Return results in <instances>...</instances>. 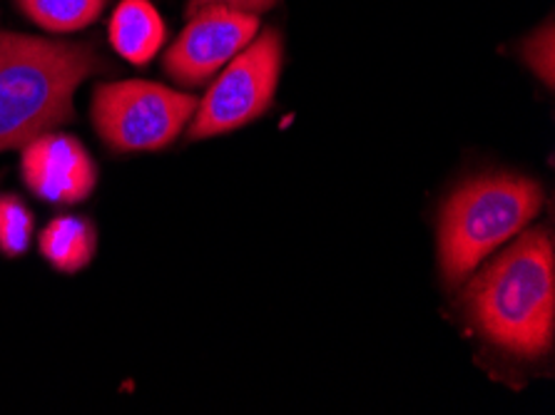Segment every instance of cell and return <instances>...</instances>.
<instances>
[{"mask_svg":"<svg viewBox=\"0 0 555 415\" xmlns=\"http://www.w3.org/2000/svg\"><path fill=\"white\" fill-rule=\"evenodd\" d=\"M470 319L486 338L524 359L548 353L555 334V249L533 229L491 261L466 291Z\"/></svg>","mask_w":555,"mask_h":415,"instance_id":"1","label":"cell"},{"mask_svg":"<svg viewBox=\"0 0 555 415\" xmlns=\"http://www.w3.org/2000/svg\"><path fill=\"white\" fill-rule=\"evenodd\" d=\"M100 65L88 46L0 33V152L70 120L75 90Z\"/></svg>","mask_w":555,"mask_h":415,"instance_id":"2","label":"cell"},{"mask_svg":"<svg viewBox=\"0 0 555 415\" xmlns=\"http://www.w3.org/2000/svg\"><path fill=\"white\" fill-rule=\"evenodd\" d=\"M541 205V187L520 174H483L453 192L439 222L446 284L456 286L474 274L483 259L524 232Z\"/></svg>","mask_w":555,"mask_h":415,"instance_id":"3","label":"cell"},{"mask_svg":"<svg viewBox=\"0 0 555 415\" xmlns=\"http://www.w3.org/2000/svg\"><path fill=\"white\" fill-rule=\"evenodd\" d=\"M197 100L157 82L125 80L100 85L92 98V122L100 138L117 152H155L170 145Z\"/></svg>","mask_w":555,"mask_h":415,"instance_id":"4","label":"cell"},{"mask_svg":"<svg viewBox=\"0 0 555 415\" xmlns=\"http://www.w3.org/2000/svg\"><path fill=\"white\" fill-rule=\"evenodd\" d=\"M282 73V38L264 30L222 67L190 127L192 140H207L245 127L272 105Z\"/></svg>","mask_w":555,"mask_h":415,"instance_id":"5","label":"cell"},{"mask_svg":"<svg viewBox=\"0 0 555 415\" xmlns=\"http://www.w3.org/2000/svg\"><path fill=\"white\" fill-rule=\"evenodd\" d=\"M259 33L257 15L212 5L192 13L188 28L165 53V70L182 85H202L240 55Z\"/></svg>","mask_w":555,"mask_h":415,"instance_id":"6","label":"cell"},{"mask_svg":"<svg viewBox=\"0 0 555 415\" xmlns=\"http://www.w3.org/2000/svg\"><path fill=\"white\" fill-rule=\"evenodd\" d=\"M21 172L25 187L50 205H78L98 182L88 150L61 132H43L23 145Z\"/></svg>","mask_w":555,"mask_h":415,"instance_id":"7","label":"cell"},{"mask_svg":"<svg viewBox=\"0 0 555 415\" xmlns=\"http://www.w3.org/2000/svg\"><path fill=\"white\" fill-rule=\"evenodd\" d=\"M165 23L150 0H122L111 21V42L132 65H147L165 42Z\"/></svg>","mask_w":555,"mask_h":415,"instance_id":"8","label":"cell"},{"mask_svg":"<svg viewBox=\"0 0 555 415\" xmlns=\"http://www.w3.org/2000/svg\"><path fill=\"white\" fill-rule=\"evenodd\" d=\"M98 236L86 217L63 215L55 217L43 232H40V254L50 267L65 274L86 269L95 257Z\"/></svg>","mask_w":555,"mask_h":415,"instance_id":"9","label":"cell"},{"mask_svg":"<svg viewBox=\"0 0 555 415\" xmlns=\"http://www.w3.org/2000/svg\"><path fill=\"white\" fill-rule=\"evenodd\" d=\"M23 13L50 33L88 28L103 13L107 0H18Z\"/></svg>","mask_w":555,"mask_h":415,"instance_id":"10","label":"cell"},{"mask_svg":"<svg viewBox=\"0 0 555 415\" xmlns=\"http://www.w3.org/2000/svg\"><path fill=\"white\" fill-rule=\"evenodd\" d=\"M33 229L36 222H33L30 209L18 197L13 194L0 197V251L5 257H21L28 251Z\"/></svg>","mask_w":555,"mask_h":415,"instance_id":"11","label":"cell"},{"mask_svg":"<svg viewBox=\"0 0 555 415\" xmlns=\"http://www.w3.org/2000/svg\"><path fill=\"white\" fill-rule=\"evenodd\" d=\"M524 61L531 65V70L541 78L548 88H553V73H555V57H553V21H548L543 28L535 30L533 38L524 42Z\"/></svg>","mask_w":555,"mask_h":415,"instance_id":"12","label":"cell"},{"mask_svg":"<svg viewBox=\"0 0 555 415\" xmlns=\"http://www.w3.org/2000/svg\"><path fill=\"white\" fill-rule=\"evenodd\" d=\"M212 5L227 8V11L259 15V13H267L269 8H274L276 0H190L188 11H190V15H192V13L202 11V8H212Z\"/></svg>","mask_w":555,"mask_h":415,"instance_id":"13","label":"cell"}]
</instances>
